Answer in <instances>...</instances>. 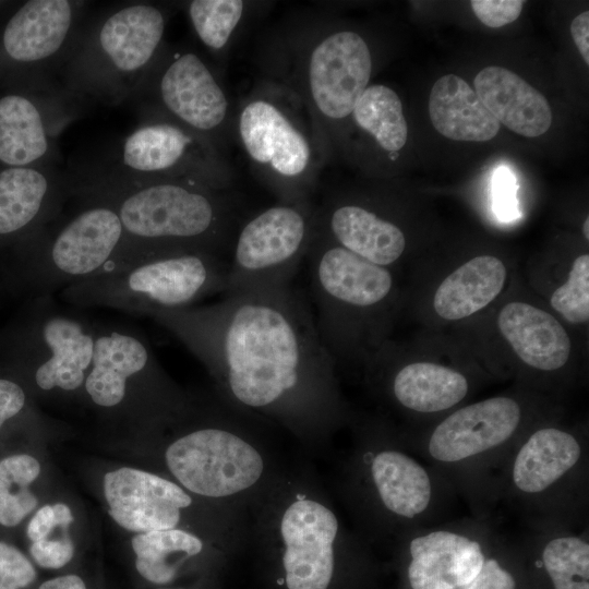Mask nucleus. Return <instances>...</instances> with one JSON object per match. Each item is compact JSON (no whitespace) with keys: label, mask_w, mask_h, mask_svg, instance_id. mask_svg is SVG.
I'll use <instances>...</instances> for the list:
<instances>
[{"label":"nucleus","mask_w":589,"mask_h":589,"mask_svg":"<svg viewBox=\"0 0 589 589\" xmlns=\"http://www.w3.org/2000/svg\"><path fill=\"white\" fill-rule=\"evenodd\" d=\"M146 316L182 342L237 404L302 428L332 419L334 359L290 286Z\"/></svg>","instance_id":"nucleus-1"},{"label":"nucleus","mask_w":589,"mask_h":589,"mask_svg":"<svg viewBox=\"0 0 589 589\" xmlns=\"http://www.w3.org/2000/svg\"><path fill=\"white\" fill-rule=\"evenodd\" d=\"M70 193L103 200L115 208L124 231L119 252L185 248L221 253L231 241L237 217L229 190L189 181L73 176Z\"/></svg>","instance_id":"nucleus-2"},{"label":"nucleus","mask_w":589,"mask_h":589,"mask_svg":"<svg viewBox=\"0 0 589 589\" xmlns=\"http://www.w3.org/2000/svg\"><path fill=\"white\" fill-rule=\"evenodd\" d=\"M233 131L254 175L278 202L310 199L329 152L290 87L269 76L257 82L240 101Z\"/></svg>","instance_id":"nucleus-3"},{"label":"nucleus","mask_w":589,"mask_h":589,"mask_svg":"<svg viewBox=\"0 0 589 589\" xmlns=\"http://www.w3.org/2000/svg\"><path fill=\"white\" fill-rule=\"evenodd\" d=\"M229 262L205 249L120 252L103 272L60 291L75 308H109L146 315L195 305L226 292Z\"/></svg>","instance_id":"nucleus-4"},{"label":"nucleus","mask_w":589,"mask_h":589,"mask_svg":"<svg viewBox=\"0 0 589 589\" xmlns=\"http://www.w3.org/2000/svg\"><path fill=\"white\" fill-rule=\"evenodd\" d=\"M171 10L131 1L85 20L61 70L65 92L117 105L133 98L164 48Z\"/></svg>","instance_id":"nucleus-5"},{"label":"nucleus","mask_w":589,"mask_h":589,"mask_svg":"<svg viewBox=\"0 0 589 589\" xmlns=\"http://www.w3.org/2000/svg\"><path fill=\"white\" fill-rule=\"evenodd\" d=\"M316 328L335 357H369L388 324L396 285L390 269L371 263L316 229L308 254Z\"/></svg>","instance_id":"nucleus-6"},{"label":"nucleus","mask_w":589,"mask_h":589,"mask_svg":"<svg viewBox=\"0 0 589 589\" xmlns=\"http://www.w3.org/2000/svg\"><path fill=\"white\" fill-rule=\"evenodd\" d=\"M268 75L290 87L306 105L330 153L359 98L370 85L373 56L358 32L323 20L299 27Z\"/></svg>","instance_id":"nucleus-7"},{"label":"nucleus","mask_w":589,"mask_h":589,"mask_svg":"<svg viewBox=\"0 0 589 589\" xmlns=\"http://www.w3.org/2000/svg\"><path fill=\"white\" fill-rule=\"evenodd\" d=\"M74 176L124 182L179 180L221 190H230L235 178L225 153L211 141L154 113H142L140 124L104 165Z\"/></svg>","instance_id":"nucleus-8"},{"label":"nucleus","mask_w":589,"mask_h":589,"mask_svg":"<svg viewBox=\"0 0 589 589\" xmlns=\"http://www.w3.org/2000/svg\"><path fill=\"white\" fill-rule=\"evenodd\" d=\"M79 211L32 235L24 263L25 278L36 297L105 271L118 254L124 231L115 208L107 202L80 197Z\"/></svg>","instance_id":"nucleus-9"},{"label":"nucleus","mask_w":589,"mask_h":589,"mask_svg":"<svg viewBox=\"0 0 589 589\" xmlns=\"http://www.w3.org/2000/svg\"><path fill=\"white\" fill-rule=\"evenodd\" d=\"M315 224L310 200L277 202L250 217L235 237L224 294L289 287Z\"/></svg>","instance_id":"nucleus-10"},{"label":"nucleus","mask_w":589,"mask_h":589,"mask_svg":"<svg viewBox=\"0 0 589 589\" xmlns=\"http://www.w3.org/2000/svg\"><path fill=\"white\" fill-rule=\"evenodd\" d=\"M133 98L141 100L142 113L170 119L225 153L233 132L230 100L199 53L166 46Z\"/></svg>","instance_id":"nucleus-11"},{"label":"nucleus","mask_w":589,"mask_h":589,"mask_svg":"<svg viewBox=\"0 0 589 589\" xmlns=\"http://www.w3.org/2000/svg\"><path fill=\"white\" fill-rule=\"evenodd\" d=\"M95 340V321L53 296L36 297L21 336L20 357L38 390L75 394L83 390Z\"/></svg>","instance_id":"nucleus-12"},{"label":"nucleus","mask_w":589,"mask_h":589,"mask_svg":"<svg viewBox=\"0 0 589 589\" xmlns=\"http://www.w3.org/2000/svg\"><path fill=\"white\" fill-rule=\"evenodd\" d=\"M83 392L91 404L106 411H120L139 395L175 410L181 405L147 338L122 323L96 322L94 357Z\"/></svg>","instance_id":"nucleus-13"},{"label":"nucleus","mask_w":589,"mask_h":589,"mask_svg":"<svg viewBox=\"0 0 589 589\" xmlns=\"http://www.w3.org/2000/svg\"><path fill=\"white\" fill-rule=\"evenodd\" d=\"M167 467L188 491L206 497H225L253 486L264 461L243 436L220 425L193 429L171 442Z\"/></svg>","instance_id":"nucleus-14"},{"label":"nucleus","mask_w":589,"mask_h":589,"mask_svg":"<svg viewBox=\"0 0 589 589\" xmlns=\"http://www.w3.org/2000/svg\"><path fill=\"white\" fill-rule=\"evenodd\" d=\"M338 520L324 504L298 498L284 512L280 536L288 589H327L335 566Z\"/></svg>","instance_id":"nucleus-15"},{"label":"nucleus","mask_w":589,"mask_h":589,"mask_svg":"<svg viewBox=\"0 0 589 589\" xmlns=\"http://www.w3.org/2000/svg\"><path fill=\"white\" fill-rule=\"evenodd\" d=\"M63 94L52 89L43 99L22 94L0 98V164L5 168L52 165L57 135L70 119Z\"/></svg>","instance_id":"nucleus-16"},{"label":"nucleus","mask_w":589,"mask_h":589,"mask_svg":"<svg viewBox=\"0 0 589 589\" xmlns=\"http://www.w3.org/2000/svg\"><path fill=\"white\" fill-rule=\"evenodd\" d=\"M521 420V406L508 396L467 405L434 428L428 441V453L444 464L469 460L505 444Z\"/></svg>","instance_id":"nucleus-17"},{"label":"nucleus","mask_w":589,"mask_h":589,"mask_svg":"<svg viewBox=\"0 0 589 589\" xmlns=\"http://www.w3.org/2000/svg\"><path fill=\"white\" fill-rule=\"evenodd\" d=\"M103 486L110 517L137 533L176 528L181 510L192 503L177 483L129 467L107 472Z\"/></svg>","instance_id":"nucleus-18"},{"label":"nucleus","mask_w":589,"mask_h":589,"mask_svg":"<svg viewBox=\"0 0 589 589\" xmlns=\"http://www.w3.org/2000/svg\"><path fill=\"white\" fill-rule=\"evenodd\" d=\"M69 177L52 165L0 170V238L35 233L61 215Z\"/></svg>","instance_id":"nucleus-19"},{"label":"nucleus","mask_w":589,"mask_h":589,"mask_svg":"<svg viewBox=\"0 0 589 589\" xmlns=\"http://www.w3.org/2000/svg\"><path fill=\"white\" fill-rule=\"evenodd\" d=\"M316 229L335 243L390 269L407 247L404 230L366 204L328 200L316 207Z\"/></svg>","instance_id":"nucleus-20"},{"label":"nucleus","mask_w":589,"mask_h":589,"mask_svg":"<svg viewBox=\"0 0 589 589\" xmlns=\"http://www.w3.org/2000/svg\"><path fill=\"white\" fill-rule=\"evenodd\" d=\"M496 323L502 337L527 366L554 372L567 364L572 341L552 313L525 301H512L502 306Z\"/></svg>","instance_id":"nucleus-21"},{"label":"nucleus","mask_w":589,"mask_h":589,"mask_svg":"<svg viewBox=\"0 0 589 589\" xmlns=\"http://www.w3.org/2000/svg\"><path fill=\"white\" fill-rule=\"evenodd\" d=\"M473 85L485 108L513 132L536 137L550 129L552 111L548 99L518 74L491 65L476 75Z\"/></svg>","instance_id":"nucleus-22"},{"label":"nucleus","mask_w":589,"mask_h":589,"mask_svg":"<svg viewBox=\"0 0 589 589\" xmlns=\"http://www.w3.org/2000/svg\"><path fill=\"white\" fill-rule=\"evenodd\" d=\"M507 266L497 256L481 254L464 262L437 286L432 300L445 321L465 320L491 304L504 290Z\"/></svg>","instance_id":"nucleus-23"},{"label":"nucleus","mask_w":589,"mask_h":589,"mask_svg":"<svg viewBox=\"0 0 589 589\" xmlns=\"http://www.w3.org/2000/svg\"><path fill=\"white\" fill-rule=\"evenodd\" d=\"M581 454L580 443L570 432L554 426L540 428L516 453L513 484L524 494H541L573 470Z\"/></svg>","instance_id":"nucleus-24"},{"label":"nucleus","mask_w":589,"mask_h":589,"mask_svg":"<svg viewBox=\"0 0 589 589\" xmlns=\"http://www.w3.org/2000/svg\"><path fill=\"white\" fill-rule=\"evenodd\" d=\"M429 115L435 130L454 141L486 142L500 131V122L474 89L456 74H445L434 83Z\"/></svg>","instance_id":"nucleus-25"},{"label":"nucleus","mask_w":589,"mask_h":589,"mask_svg":"<svg viewBox=\"0 0 589 589\" xmlns=\"http://www.w3.org/2000/svg\"><path fill=\"white\" fill-rule=\"evenodd\" d=\"M469 381L460 371L441 363L413 361L396 368L389 376L394 399L419 413L448 410L469 393Z\"/></svg>","instance_id":"nucleus-26"},{"label":"nucleus","mask_w":589,"mask_h":589,"mask_svg":"<svg viewBox=\"0 0 589 589\" xmlns=\"http://www.w3.org/2000/svg\"><path fill=\"white\" fill-rule=\"evenodd\" d=\"M371 479L383 506L397 517L422 515L432 500V482L426 469L407 454L383 449L371 460Z\"/></svg>","instance_id":"nucleus-27"},{"label":"nucleus","mask_w":589,"mask_h":589,"mask_svg":"<svg viewBox=\"0 0 589 589\" xmlns=\"http://www.w3.org/2000/svg\"><path fill=\"white\" fill-rule=\"evenodd\" d=\"M471 538L448 530H434L413 538L408 580L411 589H458V566Z\"/></svg>","instance_id":"nucleus-28"},{"label":"nucleus","mask_w":589,"mask_h":589,"mask_svg":"<svg viewBox=\"0 0 589 589\" xmlns=\"http://www.w3.org/2000/svg\"><path fill=\"white\" fill-rule=\"evenodd\" d=\"M373 141L386 158L395 161L407 143L408 124L397 93L384 84L369 85L356 104L348 121Z\"/></svg>","instance_id":"nucleus-29"},{"label":"nucleus","mask_w":589,"mask_h":589,"mask_svg":"<svg viewBox=\"0 0 589 589\" xmlns=\"http://www.w3.org/2000/svg\"><path fill=\"white\" fill-rule=\"evenodd\" d=\"M137 574L153 585H168L178 576L183 562L200 554L202 540L182 529L137 533L131 541Z\"/></svg>","instance_id":"nucleus-30"},{"label":"nucleus","mask_w":589,"mask_h":589,"mask_svg":"<svg viewBox=\"0 0 589 589\" xmlns=\"http://www.w3.org/2000/svg\"><path fill=\"white\" fill-rule=\"evenodd\" d=\"M253 4L243 0H192L184 2V10L196 38L220 59L242 31Z\"/></svg>","instance_id":"nucleus-31"},{"label":"nucleus","mask_w":589,"mask_h":589,"mask_svg":"<svg viewBox=\"0 0 589 589\" xmlns=\"http://www.w3.org/2000/svg\"><path fill=\"white\" fill-rule=\"evenodd\" d=\"M541 560L554 589H589V544L582 538L550 539Z\"/></svg>","instance_id":"nucleus-32"},{"label":"nucleus","mask_w":589,"mask_h":589,"mask_svg":"<svg viewBox=\"0 0 589 589\" xmlns=\"http://www.w3.org/2000/svg\"><path fill=\"white\" fill-rule=\"evenodd\" d=\"M551 308L573 325L587 324L589 320V255L584 253L572 262L566 279L549 299Z\"/></svg>","instance_id":"nucleus-33"},{"label":"nucleus","mask_w":589,"mask_h":589,"mask_svg":"<svg viewBox=\"0 0 589 589\" xmlns=\"http://www.w3.org/2000/svg\"><path fill=\"white\" fill-rule=\"evenodd\" d=\"M36 578L31 561L15 546L0 541V589H25Z\"/></svg>","instance_id":"nucleus-34"},{"label":"nucleus","mask_w":589,"mask_h":589,"mask_svg":"<svg viewBox=\"0 0 589 589\" xmlns=\"http://www.w3.org/2000/svg\"><path fill=\"white\" fill-rule=\"evenodd\" d=\"M37 497L27 489L12 492V486L0 480V525H19L37 506Z\"/></svg>","instance_id":"nucleus-35"},{"label":"nucleus","mask_w":589,"mask_h":589,"mask_svg":"<svg viewBox=\"0 0 589 589\" xmlns=\"http://www.w3.org/2000/svg\"><path fill=\"white\" fill-rule=\"evenodd\" d=\"M29 553L41 568L60 569L68 565L74 556V544L68 534L61 539H43L32 543Z\"/></svg>","instance_id":"nucleus-36"},{"label":"nucleus","mask_w":589,"mask_h":589,"mask_svg":"<svg viewBox=\"0 0 589 589\" xmlns=\"http://www.w3.org/2000/svg\"><path fill=\"white\" fill-rule=\"evenodd\" d=\"M521 0H472L471 9L484 25L497 28L516 21L524 8Z\"/></svg>","instance_id":"nucleus-37"},{"label":"nucleus","mask_w":589,"mask_h":589,"mask_svg":"<svg viewBox=\"0 0 589 589\" xmlns=\"http://www.w3.org/2000/svg\"><path fill=\"white\" fill-rule=\"evenodd\" d=\"M39 473V461L27 454L8 456L0 461V480L12 488H27Z\"/></svg>","instance_id":"nucleus-38"},{"label":"nucleus","mask_w":589,"mask_h":589,"mask_svg":"<svg viewBox=\"0 0 589 589\" xmlns=\"http://www.w3.org/2000/svg\"><path fill=\"white\" fill-rule=\"evenodd\" d=\"M460 589H516L514 576L497 560L485 558L476 578Z\"/></svg>","instance_id":"nucleus-39"},{"label":"nucleus","mask_w":589,"mask_h":589,"mask_svg":"<svg viewBox=\"0 0 589 589\" xmlns=\"http://www.w3.org/2000/svg\"><path fill=\"white\" fill-rule=\"evenodd\" d=\"M26 405L24 388L11 378L0 377V429Z\"/></svg>","instance_id":"nucleus-40"},{"label":"nucleus","mask_w":589,"mask_h":589,"mask_svg":"<svg viewBox=\"0 0 589 589\" xmlns=\"http://www.w3.org/2000/svg\"><path fill=\"white\" fill-rule=\"evenodd\" d=\"M493 200L496 213L502 218H512L516 213L514 180L507 169H498L493 181Z\"/></svg>","instance_id":"nucleus-41"},{"label":"nucleus","mask_w":589,"mask_h":589,"mask_svg":"<svg viewBox=\"0 0 589 589\" xmlns=\"http://www.w3.org/2000/svg\"><path fill=\"white\" fill-rule=\"evenodd\" d=\"M58 526L52 505H44L31 518L27 537L32 542L43 540Z\"/></svg>","instance_id":"nucleus-42"},{"label":"nucleus","mask_w":589,"mask_h":589,"mask_svg":"<svg viewBox=\"0 0 589 589\" xmlns=\"http://www.w3.org/2000/svg\"><path fill=\"white\" fill-rule=\"evenodd\" d=\"M573 40L586 64H589V12L578 14L570 24Z\"/></svg>","instance_id":"nucleus-43"},{"label":"nucleus","mask_w":589,"mask_h":589,"mask_svg":"<svg viewBox=\"0 0 589 589\" xmlns=\"http://www.w3.org/2000/svg\"><path fill=\"white\" fill-rule=\"evenodd\" d=\"M37 589H88V587L80 575L65 574L43 581Z\"/></svg>","instance_id":"nucleus-44"},{"label":"nucleus","mask_w":589,"mask_h":589,"mask_svg":"<svg viewBox=\"0 0 589 589\" xmlns=\"http://www.w3.org/2000/svg\"><path fill=\"white\" fill-rule=\"evenodd\" d=\"M52 508L59 527L68 528V526L73 522L74 518L68 505L56 503L52 505Z\"/></svg>","instance_id":"nucleus-45"},{"label":"nucleus","mask_w":589,"mask_h":589,"mask_svg":"<svg viewBox=\"0 0 589 589\" xmlns=\"http://www.w3.org/2000/svg\"><path fill=\"white\" fill-rule=\"evenodd\" d=\"M582 233L586 240L589 239V217L587 216L582 225Z\"/></svg>","instance_id":"nucleus-46"},{"label":"nucleus","mask_w":589,"mask_h":589,"mask_svg":"<svg viewBox=\"0 0 589 589\" xmlns=\"http://www.w3.org/2000/svg\"><path fill=\"white\" fill-rule=\"evenodd\" d=\"M160 589H183V588H160Z\"/></svg>","instance_id":"nucleus-47"}]
</instances>
